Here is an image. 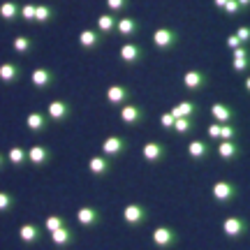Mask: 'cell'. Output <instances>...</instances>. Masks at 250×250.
Segmentation results:
<instances>
[{"mask_svg":"<svg viewBox=\"0 0 250 250\" xmlns=\"http://www.w3.org/2000/svg\"><path fill=\"white\" fill-rule=\"evenodd\" d=\"M181 42V33L176 28H169V26H160L153 30V46L160 51V54H169L174 51Z\"/></svg>","mask_w":250,"mask_h":250,"instance_id":"6da1fadb","label":"cell"},{"mask_svg":"<svg viewBox=\"0 0 250 250\" xmlns=\"http://www.w3.org/2000/svg\"><path fill=\"white\" fill-rule=\"evenodd\" d=\"M239 183H234V181H227V179H220L215 181L213 186H211V197H213L215 204L220 206H227L236 202V197H239Z\"/></svg>","mask_w":250,"mask_h":250,"instance_id":"7a4b0ae2","label":"cell"},{"mask_svg":"<svg viewBox=\"0 0 250 250\" xmlns=\"http://www.w3.org/2000/svg\"><path fill=\"white\" fill-rule=\"evenodd\" d=\"M220 229L227 239H232V241H241L250 234V220L248 218H241V215H229V218H225L223 225H220Z\"/></svg>","mask_w":250,"mask_h":250,"instance_id":"3957f363","label":"cell"},{"mask_svg":"<svg viewBox=\"0 0 250 250\" xmlns=\"http://www.w3.org/2000/svg\"><path fill=\"white\" fill-rule=\"evenodd\" d=\"M206 137L211 142H239L241 137V127L236 123H211L206 127Z\"/></svg>","mask_w":250,"mask_h":250,"instance_id":"277c9868","label":"cell"},{"mask_svg":"<svg viewBox=\"0 0 250 250\" xmlns=\"http://www.w3.org/2000/svg\"><path fill=\"white\" fill-rule=\"evenodd\" d=\"M151 239H153V246H155V248H160V250L176 248V246H179V241H181L179 232H176L174 227H167V225H158V227L153 229Z\"/></svg>","mask_w":250,"mask_h":250,"instance_id":"5b68a950","label":"cell"},{"mask_svg":"<svg viewBox=\"0 0 250 250\" xmlns=\"http://www.w3.org/2000/svg\"><path fill=\"white\" fill-rule=\"evenodd\" d=\"M211 86V77L204 70H188L183 74V88L188 93H202Z\"/></svg>","mask_w":250,"mask_h":250,"instance_id":"8992f818","label":"cell"},{"mask_svg":"<svg viewBox=\"0 0 250 250\" xmlns=\"http://www.w3.org/2000/svg\"><path fill=\"white\" fill-rule=\"evenodd\" d=\"M118 118H121V123L123 125L134 127V125H142L144 121H146V109H144L142 104L127 102V104H123V107L118 109Z\"/></svg>","mask_w":250,"mask_h":250,"instance_id":"52a82bcc","label":"cell"},{"mask_svg":"<svg viewBox=\"0 0 250 250\" xmlns=\"http://www.w3.org/2000/svg\"><path fill=\"white\" fill-rule=\"evenodd\" d=\"M188 158L192 162H206L211 160V155H213V146H211V139H192V142L188 144Z\"/></svg>","mask_w":250,"mask_h":250,"instance_id":"ba28073f","label":"cell"},{"mask_svg":"<svg viewBox=\"0 0 250 250\" xmlns=\"http://www.w3.org/2000/svg\"><path fill=\"white\" fill-rule=\"evenodd\" d=\"M148 218H151L148 208L144 204H139V202H132V204H127L123 208V223L130 225V227H142Z\"/></svg>","mask_w":250,"mask_h":250,"instance_id":"9c48e42d","label":"cell"},{"mask_svg":"<svg viewBox=\"0 0 250 250\" xmlns=\"http://www.w3.org/2000/svg\"><path fill=\"white\" fill-rule=\"evenodd\" d=\"M118 58L123 65L127 67H132V65H139V62L146 58V49L142 44H137V42H125L121 49H118Z\"/></svg>","mask_w":250,"mask_h":250,"instance_id":"30bf717a","label":"cell"},{"mask_svg":"<svg viewBox=\"0 0 250 250\" xmlns=\"http://www.w3.org/2000/svg\"><path fill=\"white\" fill-rule=\"evenodd\" d=\"M127 148H130V142H127L125 137H121V134H111V137H107V139L102 142V155H107L111 160L125 155Z\"/></svg>","mask_w":250,"mask_h":250,"instance_id":"8fae6325","label":"cell"},{"mask_svg":"<svg viewBox=\"0 0 250 250\" xmlns=\"http://www.w3.org/2000/svg\"><path fill=\"white\" fill-rule=\"evenodd\" d=\"M167 153H169V146L165 142H146L142 146V158L148 165H160L167 158Z\"/></svg>","mask_w":250,"mask_h":250,"instance_id":"7c38bea8","label":"cell"},{"mask_svg":"<svg viewBox=\"0 0 250 250\" xmlns=\"http://www.w3.org/2000/svg\"><path fill=\"white\" fill-rule=\"evenodd\" d=\"M211 118L213 123H236L239 118V109L227 102H213L211 104Z\"/></svg>","mask_w":250,"mask_h":250,"instance_id":"4fadbf2b","label":"cell"},{"mask_svg":"<svg viewBox=\"0 0 250 250\" xmlns=\"http://www.w3.org/2000/svg\"><path fill=\"white\" fill-rule=\"evenodd\" d=\"M51 158H54V151L46 144H33L28 148V165H33V167H46Z\"/></svg>","mask_w":250,"mask_h":250,"instance_id":"5bb4252c","label":"cell"},{"mask_svg":"<svg viewBox=\"0 0 250 250\" xmlns=\"http://www.w3.org/2000/svg\"><path fill=\"white\" fill-rule=\"evenodd\" d=\"M72 104L67 100H54V102H49V107H46V116L51 123H65L67 118L72 116Z\"/></svg>","mask_w":250,"mask_h":250,"instance_id":"9a60e30c","label":"cell"},{"mask_svg":"<svg viewBox=\"0 0 250 250\" xmlns=\"http://www.w3.org/2000/svg\"><path fill=\"white\" fill-rule=\"evenodd\" d=\"M132 93L134 90L130 88V86H123V83H114V86H109L107 88V102L111 104V107H123V104H127L130 100H132Z\"/></svg>","mask_w":250,"mask_h":250,"instance_id":"2e32d148","label":"cell"},{"mask_svg":"<svg viewBox=\"0 0 250 250\" xmlns=\"http://www.w3.org/2000/svg\"><path fill=\"white\" fill-rule=\"evenodd\" d=\"M79 46L83 51H98L100 46L104 44V35L100 33L98 28H86V30H81L79 33Z\"/></svg>","mask_w":250,"mask_h":250,"instance_id":"e0dca14e","label":"cell"},{"mask_svg":"<svg viewBox=\"0 0 250 250\" xmlns=\"http://www.w3.org/2000/svg\"><path fill=\"white\" fill-rule=\"evenodd\" d=\"M215 155L223 162H236L243 155V146L239 142H218L215 144Z\"/></svg>","mask_w":250,"mask_h":250,"instance_id":"ac0fdd59","label":"cell"},{"mask_svg":"<svg viewBox=\"0 0 250 250\" xmlns=\"http://www.w3.org/2000/svg\"><path fill=\"white\" fill-rule=\"evenodd\" d=\"M142 33V23H139V19L137 17H118V30L116 35L123 37V40H134V37Z\"/></svg>","mask_w":250,"mask_h":250,"instance_id":"d6986e66","label":"cell"},{"mask_svg":"<svg viewBox=\"0 0 250 250\" xmlns=\"http://www.w3.org/2000/svg\"><path fill=\"white\" fill-rule=\"evenodd\" d=\"M30 83L40 90L51 88L56 83V72L49 70V67H35V70L30 72Z\"/></svg>","mask_w":250,"mask_h":250,"instance_id":"ffe728a7","label":"cell"},{"mask_svg":"<svg viewBox=\"0 0 250 250\" xmlns=\"http://www.w3.org/2000/svg\"><path fill=\"white\" fill-rule=\"evenodd\" d=\"M77 223L81 227H98L102 223V211L95 208V206H81L79 211H77Z\"/></svg>","mask_w":250,"mask_h":250,"instance_id":"44dd1931","label":"cell"},{"mask_svg":"<svg viewBox=\"0 0 250 250\" xmlns=\"http://www.w3.org/2000/svg\"><path fill=\"white\" fill-rule=\"evenodd\" d=\"M88 169L93 176H109L114 171V160L107 155H95L88 160Z\"/></svg>","mask_w":250,"mask_h":250,"instance_id":"7402d4cb","label":"cell"},{"mask_svg":"<svg viewBox=\"0 0 250 250\" xmlns=\"http://www.w3.org/2000/svg\"><path fill=\"white\" fill-rule=\"evenodd\" d=\"M199 109H202L199 102H195V100H183L179 104H174L169 111L174 118H195L197 114H199Z\"/></svg>","mask_w":250,"mask_h":250,"instance_id":"603a6c76","label":"cell"},{"mask_svg":"<svg viewBox=\"0 0 250 250\" xmlns=\"http://www.w3.org/2000/svg\"><path fill=\"white\" fill-rule=\"evenodd\" d=\"M95 28H98L100 33L104 37L109 35H116L118 30V14H111V12H104V14H100L98 21H95Z\"/></svg>","mask_w":250,"mask_h":250,"instance_id":"cb8c5ba5","label":"cell"},{"mask_svg":"<svg viewBox=\"0 0 250 250\" xmlns=\"http://www.w3.org/2000/svg\"><path fill=\"white\" fill-rule=\"evenodd\" d=\"M42 234H44V229H42L40 225H35V223H23L21 227H19V239L26 243V246L37 243L40 239H42Z\"/></svg>","mask_w":250,"mask_h":250,"instance_id":"d4e9b609","label":"cell"},{"mask_svg":"<svg viewBox=\"0 0 250 250\" xmlns=\"http://www.w3.org/2000/svg\"><path fill=\"white\" fill-rule=\"evenodd\" d=\"M49 125H51V121H49L44 111H30L26 116V127L30 132H46Z\"/></svg>","mask_w":250,"mask_h":250,"instance_id":"484cf974","label":"cell"},{"mask_svg":"<svg viewBox=\"0 0 250 250\" xmlns=\"http://www.w3.org/2000/svg\"><path fill=\"white\" fill-rule=\"evenodd\" d=\"M23 77V67L19 62H2L0 65V81L5 83H17Z\"/></svg>","mask_w":250,"mask_h":250,"instance_id":"4316f807","label":"cell"},{"mask_svg":"<svg viewBox=\"0 0 250 250\" xmlns=\"http://www.w3.org/2000/svg\"><path fill=\"white\" fill-rule=\"evenodd\" d=\"M74 241H77V234H74V229H70V225L62 227V229L51 232V243L58 246V248H67V246H72Z\"/></svg>","mask_w":250,"mask_h":250,"instance_id":"83f0119b","label":"cell"},{"mask_svg":"<svg viewBox=\"0 0 250 250\" xmlns=\"http://www.w3.org/2000/svg\"><path fill=\"white\" fill-rule=\"evenodd\" d=\"M0 19L2 21H17V19H21V2H17V0H2L0 2Z\"/></svg>","mask_w":250,"mask_h":250,"instance_id":"f1b7e54d","label":"cell"},{"mask_svg":"<svg viewBox=\"0 0 250 250\" xmlns=\"http://www.w3.org/2000/svg\"><path fill=\"white\" fill-rule=\"evenodd\" d=\"M28 162V148H23V146H12L7 151V165H12V167H23Z\"/></svg>","mask_w":250,"mask_h":250,"instance_id":"f546056e","label":"cell"},{"mask_svg":"<svg viewBox=\"0 0 250 250\" xmlns=\"http://www.w3.org/2000/svg\"><path fill=\"white\" fill-rule=\"evenodd\" d=\"M12 49H14V54L26 56L35 49V40H33L30 35H17L14 37V42H12Z\"/></svg>","mask_w":250,"mask_h":250,"instance_id":"4dcf8cb0","label":"cell"},{"mask_svg":"<svg viewBox=\"0 0 250 250\" xmlns=\"http://www.w3.org/2000/svg\"><path fill=\"white\" fill-rule=\"evenodd\" d=\"M58 17V9L54 5H46V2H40L35 12V21L37 23H51L54 19Z\"/></svg>","mask_w":250,"mask_h":250,"instance_id":"1f68e13d","label":"cell"},{"mask_svg":"<svg viewBox=\"0 0 250 250\" xmlns=\"http://www.w3.org/2000/svg\"><path fill=\"white\" fill-rule=\"evenodd\" d=\"M174 132L181 134V137H188V134L197 132V121L195 118H176V125H174Z\"/></svg>","mask_w":250,"mask_h":250,"instance_id":"d6a6232c","label":"cell"},{"mask_svg":"<svg viewBox=\"0 0 250 250\" xmlns=\"http://www.w3.org/2000/svg\"><path fill=\"white\" fill-rule=\"evenodd\" d=\"M104 2H107V9L111 14H125L132 7V0H104Z\"/></svg>","mask_w":250,"mask_h":250,"instance_id":"836d02e7","label":"cell"},{"mask_svg":"<svg viewBox=\"0 0 250 250\" xmlns=\"http://www.w3.org/2000/svg\"><path fill=\"white\" fill-rule=\"evenodd\" d=\"M223 14L227 19H239V17L246 14V9H243V5L239 2V0H229V2H227V7L223 9Z\"/></svg>","mask_w":250,"mask_h":250,"instance_id":"e575fe53","label":"cell"},{"mask_svg":"<svg viewBox=\"0 0 250 250\" xmlns=\"http://www.w3.org/2000/svg\"><path fill=\"white\" fill-rule=\"evenodd\" d=\"M62 227H67V220H65L62 215H49L44 220V229L49 234L56 232V229H62Z\"/></svg>","mask_w":250,"mask_h":250,"instance_id":"d590c367","label":"cell"},{"mask_svg":"<svg viewBox=\"0 0 250 250\" xmlns=\"http://www.w3.org/2000/svg\"><path fill=\"white\" fill-rule=\"evenodd\" d=\"M232 70L236 74H250V58H239V61H232Z\"/></svg>","mask_w":250,"mask_h":250,"instance_id":"8d00e7d4","label":"cell"},{"mask_svg":"<svg viewBox=\"0 0 250 250\" xmlns=\"http://www.w3.org/2000/svg\"><path fill=\"white\" fill-rule=\"evenodd\" d=\"M35 12H37V2L21 5V19H23V21H35Z\"/></svg>","mask_w":250,"mask_h":250,"instance_id":"74e56055","label":"cell"},{"mask_svg":"<svg viewBox=\"0 0 250 250\" xmlns=\"http://www.w3.org/2000/svg\"><path fill=\"white\" fill-rule=\"evenodd\" d=\"M14 204H17L14 195H9V192H0V211H12Z\"/></svg>","mask_w":250,"mask_h":250,"instance_id":"f35d334b","label":"cell"},{"mask_svg":"<svg viewBox=\"0 0 250 250\" xmlns=\"http://www.w3.org/2000/svg\"><path fill=\"white\" fill-rule=\"evenodd\" d=\"M174 125H176V118L171 116V111H165V114H160V127H162V130L171 132V130H174Z\"/></svg>","mask_w":250,"mask_h":250,"instance_id":"ab89813d","label":"cell"},{"mask_svg":"<svg viewBox=\"0 0 250 250\" xmlns=\"http://www.w3.org/2000/svg\"><path fill=\"white\" fill-rule=\"evenodd\" d=\"M225 44H227V49L229 51H234V49H239V46H243L241 37L236 35V33H232V35H227V40H225Z\"/></svg>","mask_w":250,"mask_h":250,"instance_id":"60d3db41","label":"cell"},{"mask_svg":"<svg viewBox=\"0 0 250 250\" xmlns=\"http://www.w3.org/2000/svg\"><path fill=\"white\" fill-rule=\"evenodd\" d=\"M239 58H250V46L243 44L239 49H234L232 51V61H239Z\"/></svg>","mask_w":250,"mask_h":250,"instance_id":"b9f144b4","label":"cell"},{"mask_svg":"<svg viewBox=\"0 0 250 250\" xmlns=\"http://www.w3.org/2000/svg\"><path fill=\"white\" fill-rule=\"evenodd\" d=\"M234 33H236V35L241 37V42H243V44H248V46H250V26H241L239 30H234Z\"/></svg>","mask_w":250,"mask_h":250,"instance_id":"7bdbcfd3","label":"cell"},{"mask_svg":"<svg viewBox=\"0 0 250 250\" xmlns=\"http://www.w3.org/2000/svg\"><path fill=\"white\" fill-rule=\"evenodd\" d=\"M227 2H229V0H213V7L218 9V12H223V9L227 7Z\"/></svg>","mask_w":250,"mask_h":250,"instance_id":"ee69618b","label":"cell"},{"mask_svg":"<svg viewBox=\"0 0 250 250\" xmlns=\"http://www.w3.org/2000/svg\"><path fill=\"white\" fill-rule=\"evenodd\" d=\"M5 165H7V153H2V151H0V169H2Z\"/></svg>","mask_w":250,"mask_h":250,"instance_id":"f6af8a7d","label":"cell"},{"mask_svg":"<svg viewBox=\"0 0 250 250\" xmlns=\"http://www.w3.org/2000/svg\"><path fill=\"white\" fill-rule=\"evenodd\" d=\"M243 90H246V93L250 95V74L246 77V79H243Z\"/></svg>","mask_w":250,"mask_h":250,"instance_id":"bcb514c9","label":"cell"},{"mask_svg":"<svg viewBox=\"0 0 250 250\" xmlns=\"http://www.w3.org/2000/svg\"><path fill=\"white\" fill-rule=\"evenodd\" d=\"M239 2H241V5H243V9H246V12H248V9H250V0H239Z\"/></svg>","mask_w":250,"mask_h":250,"instance_id":"7dc6e473","label":"cell"}]
</instances>
